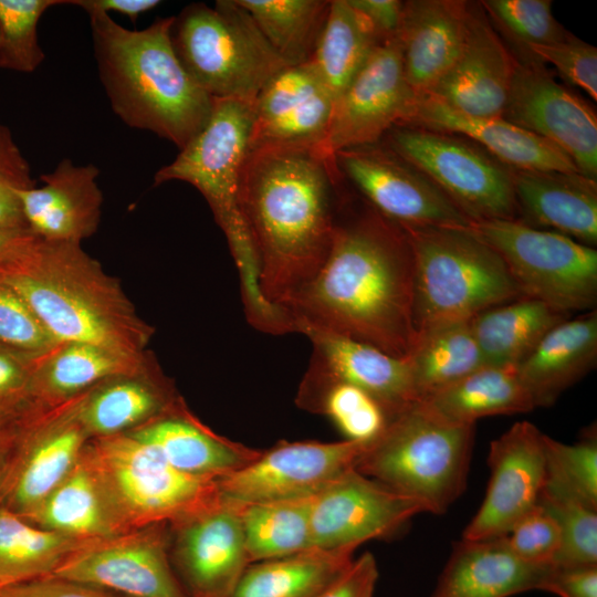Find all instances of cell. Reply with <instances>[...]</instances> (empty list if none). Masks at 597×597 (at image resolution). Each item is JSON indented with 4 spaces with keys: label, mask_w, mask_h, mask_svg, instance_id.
I'll list each match as a JSON object with an SVG mask.
<instances>
[{
    "label": "cell",
    "mask_w": 597,
    "mask_h": 597,
    "mask_svg": "<svg viewBox=\"0 0 597 597\" xmlns=\"http://www.w3.org/2000/svg\"><path fill=\"white\" fill-rule=\"evenodd\" d=\"M364 203L353 210L341 193L328 255L282 311L292 333L307 326L408 359L417 341L411 243L404 228Z\"/></svg>",
    "instance_id": "obj_1"
},
{
    "label": "cell",
    "mask_w": 597,
    "mask_h": 597,
    "mask_svg": "<svg viewBox=\"0 0 597 597\" xmlns=\"http://www.w3.org/2000/svg\"><path fill=\"white\" fill-rule=\"evenodd\" d=\"M342 180L334 157L321 148L247 154L240 209L258 262L261 294L282 313L328 255Z\"/></svg>",
    "instance_id": "obj_2"
},
{
    "label": "cell",
    "mask_w": 597,
    "mask_h": 597,
    "mask_svg": "<svg viewBox=\"0 0 597 597\" xmlns=\"http://www.w3.org/2000/svg\"><path fill=\"white\" fill-rule=\"evenodd\" d=\"M98 75L114 113L182 149L206 125L214 100L179 62L170 39L174 17L128 30L109 14L90 15Z\"/></svg>",
    "instance_id": "obj_3"
},
{
    "label": "cell",
    "mask_w": 597,
    "mask_h": 597,
    "mask_svg": "<svg viewBox=\"0 0 597 597\" xmlns=\"http://www.w3.org/2000/svg\"><path fill=\"white\" fill-rule=\"evenodd\" d=\"M2 277L57 343L83 342L142 354L154 327L142 320L119 281L80 243L39 237L27 263Z\"/></svg>",
    "instance_id": "obj_4"
},
{
    "label": "cell",
    "mask_w": 597,
    "mask_h": 597,
    "mask_svg": "<svg viewBox=\"0 0 597 597\" xmlns=\"http://www.w3.org/2000/svg\"><path fill=\"white\" fill-rule=\"evenodd\" d=\"M252 116L253 103L214 100L206 125L170 164L155 174L154 185L180 180L203 196L238 268L249 323L264 333L284 334L286 320L283 313L261 294L258 262L239 203L240 176L249 149Z\"/></svg>",
    "instance_id": "obj_5"
},
{
    "label": "cell",
    "mask_w": 597,
    "mask_h": 597,
    "mask_svg": "<svg viewBox=\"0 0 597 597\" xmlns=\"http://www.w3.org/2000/svg\"><path fill=\"white\" fill-rule=\"evenodd\" d=\"M417 335L522 296L501 255L469 228H409Z\"/></svg>",
    "instance_id": "obj_6"
},
{
    "label": "cell",
    "mask_w": 597,
    "mask_h": 597,
    "mask_svg": "<svg viewBox=\"0 0 597 597\" xmlns=\"http://www.w3.org/2000/svg\"><path fill=\"white\" fill-rule=\"evenodd\" d=\"M474 426H450L417 402L366 444L355 469L442 514L467 486Z\"/></svg>",
    "instance_id": "obj_7"
},
{
    "label": "cell",
    "mask_w": 597,
    "mask_h": 597,
    "mask_svg": "<svg viewBox=\"0 0 597 597\" xmlns=\"http://www.w3.org/2000/svg\"><path fill=\"white\" fill-rule=\"evenodd\" d=\"M170 39L182 67L213 100L254 103L289 66L237 0L185 7L174 17Z\"/></svg>",
    "instance_id": "obj_8"
},
{
    "label": "cell",
    "mask_w": 597,
    "mask_h": 597,
    "mask_svg": "<svg viewBox=\"0 0 597 597\" xmlns=\"http://www.w3.org/2000/svg\"><path fill=\"white\" fill-rule=\"evenodd\" d=\"M84 452L127 531L171 525L221 496L218 478L184 473L128 433L92 438Z\"/></svg>",
    "instance_id": "obj_9"
},
{
    "label": "cell",
    "mask_w": 597,
    "mask_h": 597,
    "mask_svg": "<svg viewBox=\"0 0 597 597\" xmlns=\"http://www.w3.org/2000/svg\"><path fill=\"white\" fill-rule=\"evenodd\" d=\"M470 229L503 259L522 296L570 315L595 310L597 251L516 220H482Z\"/></svg>",
    "instance_id": "obj_10"
},
{
    "label": "cell",
    "mask_w": 597,
    "mask_h": 597,
    "mask_svg": "<svg viewBox=\"0 0 597 597\" xmlns=\"http://www.w3.org/2000/svg\"><path fill=\"white\" fill-rule=\"evenodd\" d=\"M384 145L425 174L472 222L516 220L513 169L459 135L397 125Z\"/></svg>",
    "instance_id": "obj_11"
},
{
    "label": "cell",
    "mask_w": 597,
    "mask_h": 597,
    "mask_svg": "<svg viewBox=\"0 0 597 597\" xmlns=\"http://www.w3.org/2000/svg\"><path fill=\"white\" fill-rule=\"evenodd\" d=\"M81 396L28 405L0 479V507L28 517L76 464L91 439L78 417Z\"/></svg>",
    "instance_id": "obj_12"
},
{
    "label": "cell",
    "mask_w": 597,
    "mask_h": 597,
    "mask_svg": "<svg viewBox=\"0 0 597 597\" xmlns=\"http://www.w3.org/2000/svg\"><path fill=\"white\" fill-rule=\"evenodd\" d=\"M334 161L368 205L404 229L472 223L425 174L384 144L338 150Z\"/></svg>",
    "instance_id": "obj_13"
},
{
    "label": "cell",
    "mask_w": 597,
    "mask_h": 597,
    "mask_svg": "<svg viewBox=\"0 0 597 597\" xmlns=\"http://www.w3.org/2000/svg\"><path fill=\"white\" fill-rule=\"evenodd\" d=\"M124 597H188L170 561L169 524L92 540L51 575Z\"/></svg>",
    "instance_id": "obj_14"
},
{
    "label": "cell",
    "mask_w": 597,
    "mask_h": 597,
    "mask_svg": "<svg viewBox=\"0 0 597 597\" xmlns=\"http://www.w3.org/2000/svg\"><path fill=\"white\" fill-rule=\"evenodd\" d=\"M366 444L280 441L251 463L217 479L220 494L240 504L310 498L355 469Z\"/></svg>",
    "instance_id": "obj_15"
},
{
    "label": "cell",
    "mask_w": 597,
    "mask_h": 597,
    "mask_svg": "<svg viewBox=\"0 0 597 597\" xmlns=\"http://www.w3.org/2000/svg\"><path fill=\"white\" fill-rule=\"evenodd\" d=\"M417 100L405 77L398 36L383 41L335 100L324 151L334 157L345 148L379 143L409 118Z\"/></svg>",
    "instance_id": "obj_16"
},
{
    "label": "cell",
    "mask_w": 597,
    "mask_h": 597,
    "mask_svg": "<svg viewBox=\"0 0 597 597\" xmlns=\"http://www.w3.org/2000/svg\"><path fill=\"white\" fill-rule=\"evenodd\" d=\"M423 512L420 502L350 469L311 498V546L356 551L395 534Z\"/></svg>",
    "instance_id": "obj_17"
},
{
    "label": "cell",
    "mask_w": 597,
    "mask_h": 597,
    "mask_svg": "<svg viewBox=\"0 0 597 597\" xmlns=\"http://www.w3.org/2000/svg\"><path fill=\"white\" fill-rule=\"evenodd\" d=\"M501 117L552 143L573 160L582 175L596 180V112L558 84L544 64L516 61Z\"/></svg>",
    "instance_id": "obj_18"
},
{
    "label": "cell",
    "mask_w": 597,
    "mask_h": 597,
    "mask_svg": "<svg viewBox=\"0 0 597 597\" xmlns=\"http://www.w3.org/2000/svg\"><path fill=\"white\" fill-rule=\"evenodd\" d=\"M242 504L223 498L169 525L170 561L188 597H230L250 564Z\"/></svg>",
    "instance_id": "obj_19"
},
{
    "label": "cell",
    "mask_w": 597,
    "mask_h": 597,
    "mask_svg": "<svg viewBox=\"0 0 597 597\" xmlns=\"http://www.w3.org/2000/svg\"><path fill=\"white\" fill-rule=\"evenodd\" d=\"M545 436L533 423L520 421L491 442L490 481L463 540L505 536L538 503L546 474Z\"/></svg>",
    "instance_id": "obj_20"
},
{
    "label": "cell",
    "mask_w": 597,
    "mask_h": 597,
    "mask_svg": "<svg viewBox=\"0 0 597 597\" xmlns=\"http://www.w3.org/2000/svg\"><path fill=\"white\" fill-rule=\"evenodd\" d=\"M334 97L311 62L275 74L253 103L249 149L324 150Z\"/></svg>",
    "instance_id": "obj_21"
},
{
    "label": "cell",
    "mask_w": 597,
    "mask_h": 597,
    "mask_svg": "<svg viewBox=\"0 0 597 597\" xmlns=\"http://www.w3.org/2000/svg\"><path fill=\"white\" fill-rule=\"evenodd\" d=\"M515 63L481 3H471L464 45L450 70L425 96L467 115L501 117Z\"/></svg>",
    "instance_id": "obj_22"
},
{
    "label": "cell",
    "mask_w": 597,
    "mask_h": 597,
    "mask_svg": "<svg viewBox=\"0 0 597 597\" xmlns=\"http://www.w3.org/2000/svg\"><path fill=\"white\" fill-rule=\"evenodd\" d=\"M100 170L64 158L41 175L40 188L17 189L30 230L48 241L80 243L92 237L102 216Z\"/></svg>",
    "instance_id": "obj_23"
},
{
    "label": "cell",
    "mask_w": 597,
    "mask_h": 597,
    "mask_svg": "<svg viewBox=\"0 0 597 597\" xmlns=\"http://www.w3.org/2000/svg\"><path fill=\"white\" fill-rule=\"evenodd\" d=\"M313 345L310 370L356 386L375 398L390 420L418 400L408 359L333 333L300 326Z\"/></svg>",
    "instance_id": "obj_24"
},
{
    "label": "cell",
    "mask_w": 597,
    "mask_h": 597,
    "mask_svg": "<svg viewBox=\"0 0 597 597\" xmlns=\"http://www.w3.org/2000/svg\"><path fill=\"white\" fill-rule=\"evenodd\" d=\"M471 2L404 1L398 32L406 81L417 97L427 95L458 59L469 30Z\"/></svg>",
    "instance_id": "obj_25"
},
{
    "label": "cell",
    "mask_w": 597,
    "mask_h": 597,
    "mask_svg": "<svg viewBox=\"0 0 597 597\" xmlns=\"http://www.w3.org/2000/svg\"><path fill=\"white\" fill-rule=\"evenodd\" d=\"M402 125L468 138L513 170L579 172L558 147L503 117L467 115L430 96L418 97Z\"/></svg>",
    "instance_id": "obj_26"
},
{
    "label": "cell",
    "mask_w": 597,
    "mask_h": 597,
    "mask_svg": "<svg viewBox=\"0 0 597 597\" xmlns=\"http://www.w3.org/2000/svg\"><path fill=\"white\" fill-rule=\"evenodd\" d=\"M553 564L519 557L505 536L457 542L431 597H511L544 590Z\"/></svg>",
    "instance_id": "obj_27"
},
{
    "label": "cell",
    "mask_w": 597,
    "mask_h": 597,
    "mask_svg": "<svg viewBox=\"0 0 597 597\" xmlns=\"http://www.w3.org/2000/svg\"><path fill=\"white\" fill-rule=\"evenodd\" d=\"M191 475L220 478L255 460L261 450L223 438L195 418L180 401L151 421L126 432Z\"/></svg>",
    "instance_id": "obj_28"
},
{
    "label": "cell",
    "mask_w": 597,
    "mask_h": 597,
    "mask_svg": "<svg viewBox=\"0 0 597 597\" xmlns=\"http://www.w3.org/2000/svg\"><path fill=\"white\" fill-rule=\"evenodd\" d=\"M181 400L154 359L145 368L108 378L82 394L78 417L90 438L129 432Z\"/></svg>",
    "instance_id": "obj_29"
},
{
    "label": "cell",
    "mask_w": 597,
    "mask_h": 597,
    "mask_svg": "<svg viewBox=\"0 0 597 597\" xmlns=\"http://www.w3.org/2000/svg\"><path fill=\"white\" fill-rule=\"evenodd\" d=\"M513 187L524 223L547 227L583 244L596 245V180L577 171L513 170Z\"/></svg>",
    "instance_id": "obj_30"
},
{
    "label": "cell",
    "mask_w": 597,
    "mask_h": 597,
    "mask_svg": "<svg viewBox=\"0 0 597 597\" xmlns=\"http://www.w3.org/2000/svg\"><path fill=\"white\" fill-rule=\"evenodd\" d=\"M597 362V312L554 326L516 367L534 408L549 407Z\"/></svg>",
    "instance_id": "obj_31"
},
{
    "label": "cell",
    "mask_w": 597,
    "mask_h": 597,
    "mask_svg": "<svg viewBox=\"0 0 597 597\" xmlns=\"http://www.w3.org/2000/svg\"><path fill=\"white\" fill-rule=\"evenodd\" d=\"M23 520L83 541L128 532L84 450L70 473Z\"/></svg>",
    "instance_id": "obj_32"
},
{
    "label": "cell",
    "mask_w": 597,
    "mask_h": 597,
    "mask_svg": "<svg viewBox=\"0 0 597 597\" xmlns=\"http://www.w3.org/2000/svg\"><path fill=\"white\" fill-rule=\"evenodd\" d=\"M154 359L148 350L127 354L91 343H59L38 358L31 398L43 405H57L108 378L140 370Z\"/></svg>",
    "instance_id": "obj_33"
},
{
    "label": "cell",
    "mask_w": 597,
    "mask_h": 597,
    "mask_svg": "<svg viewBox=\"0 0 597 597\" xmlns=\"http://www.w3.org/2000/svg\"><path fill=\"white\" fill-rule=\"evenodd\" d=\"M417 404L430 416L450 426H474L483 417L534 409L516 368L486 365Z\"/></svg>",
    "instance_id": "obj_34"
},
{
    "label": "cell",
    "mask_w": 597,
    "mask_h": 597,
    "mask_svg": "<svg viewBox=\"0 0 597 597\" xmlns=\"http://www.w3.org/2000/svg\"><path fill=\"white\" fill-rule=\"evenodd\" d=\"M568 317L541 301L520 297L479 313L470 326L486 366L516 368Z\"/></svg>",
    "instance_id": "obj_35"
},
{
    "label": "cell",
    "mask_w": 597,
    "mask_h": 597,
    "mask_svg": "<svg viewBox=\"0 0 597 597\" xmlns=\"http://www.w3.org/2000/svg\"><path fill=\"white\" fill-rule=\"evenodd\" d=\"M354 552L308 548L250 563L230 597H320L350 565Z\"/></svg>",
    "instance_id": "obj_36"
},
{
    "label": "cell",
    "mask_w": 597,
    "mask_h": 597,
    "mask_svg": "<svg viewBox=\"0 0 597 597\" xmlns=\"http://www.w3.org/2000/svg\"><path fill=\"white\" fill-rule=\"evenodd\" d=\"M383 42L348 0H331L311 64L335 100Z\"/></svg>",
    "instance_id": "obj_37"
},
{
    "label": "cell",
    "mask_w": 597,
    "mask_h": 597,
    "mask_svg": "<svg viewBox=\"0 0 597 597\" xmlns=\"http://www.w3.org/2000/svg\"><path fill=\"white\" fill-rule=\"evenodd\" d=\"M87 542L34 526L0 507V587L51 576Z\"/></svg>",
    "instance_id": "obj_38"
},
{
    "label": "cell",
    "mask_w": 597,
    "mask_h": 597,
    "mask_svg": "<svg viewBox=\"0 0 597 597\" xmlns=\"http://www.w3.org/2000/svg\"><path fill=\"white\" fill-rule=\"evenodd\" d=\"M296 405L331 419L345 440L364 444L377 439L390 421L381 405L363 389L310 369L300 384Z\"/></svg>",
    "instance_id": "obj_39"
},
{
    "label": "cell",
    "mask_w": 597,
    "mask_h": 597,
    "mask_svg": "<svg viewBox=\"0 0 597 597\" xmlns=\"http://www.w3.org/2000/svg\"><path fill=\"white\" fill-rule=\"evenodd\" d=\"M408 360L417 402L485 366L470 321L437 326L418 334Z\"/></svg>",
    "instance_id": "obj_40"
},
{
    "label": "cell",
    "mask_w": 597,
    "mask_h": 597,
    "mask_svg": "<svg viewBox=\"0 0 597 597\" xmlns=\"http://www.w3.org/2000/svg\"><path fill=\"white\" fill-rule=\"evenodd\" d=\"M331 0H237L289 65L311 62Z\"/></svg>",
    "instance_id": "obj_41"
},
{
    "label": "cell",
    "mask_w": 597,
    "mask_h": 597,
    "mask_svg": "<svg viewBox=\"0 0 597 597\" xmlns=\"http://www.w3.org/2000/svg\"><path fill=\"white\" fill-rule=\"evenodd\" d=\"M311 498L242 504V526L250 563L312 548Z\"/></svg>",
    "instance_id": "obj_42"
},
{
    "label": "cell",
    "mask_w": 597,
    "mask_h": 597,
    "mask_svg": "<svg viewBox=\"0 0 597 597\" xmlns=\"http://www.w3.org/2000/svg\"><path fill=\"white\" fill-rule=\"evenodd\" d=\"M488 12L501 39L511 45L510 52L517 62L537 63L530 55L532 45H547L562 41L569 33L554 18L551 0H484L480 2Z\"/></svg>",
    "instance_id": "obj_43"
},
{
    "label": "cell",
    "mask_w": 597,
    "mask_h": 597,
    "mask_svg": "<svg viewBox=\"0 0 597 597\" xmlns=\"http://www.w3.org/2000/svg\"><path fill=\"white\" fill-rule=\"evenodd\" d=\"M538 503L555 519L561 531V548L553 565H597V509L546 481Z\"/></svg>",
    "instance_id": "obj_44"
},
{
    "label": "cell",
    "mask_w": 597,
    "mask_h": 597,
    "mask_svg": "<svg viewBox=\"0 0 597 597\" xmlns=\"http://www.w3.org/2000/svg\"><path fill=\"white\" fill-rule=\"evenodd\" d=\"M67 0H0V67L31 73L44 60L36 28L42 14Z\"/></svg>",
    "instance_id": "obj_45"
},
{
    "label": "cell",
    "mask_w": 597,
    "mask_h": 597,
    "mask_svg": "<svg viewBox=\"0 0 597 597\" xmlns=\"http://www.w3.org/2000/svg\"><path fill=\"white\" fill-rule=\"evenodd\" d=\"M545 481L597 509V438L590 429L578 442L565 444L545 436Z\"/></svg>",
    "instance_id": "obj_46"
},
{
    "label": "cell",
    "mask_w": 597,
    "mask_h": 597,
    "mask_svg": "<svg viewBox=\"0 0 597 597\" xmlns=\"http://www.w3.org/2000/svg\"><path fill=\"white\" fill-rule=\"evenodd\" d=\"M57 344L23 297L0 277V346L39 358Z\"/></svg>",
    "instance_id": "obj_47"
},
{
    "label": "cell",
    "mask_w": 597,
    "mask_h": 597,
    "mask_svg": "<svg viewBox=\"0 0 597 597\" xmlns=\"http://www.w3.org/2000/svg\"><path fill=\"white\" fill-rule=\"evenodd\" d=\"M530 55L537 63L552 64L565 82L579 87L597 101L596 46L568 33L559 42L532 45Z\"/></svg>",
    "instance_id": "obj_48"
},
{
    "label": "cell",
    "mask_w": 597,
    "mask_h": 597,
    "mask_svg": "<svg viewBox=\"0 0 597 597\" xmlns=\"http://www.w3.org/2000/svg\"><path fill=\"white\" fill-rule=\"evenodd\" d=\"M505 538L519 557L537 564H553L562 543L557 522L540 503L515 523Z\"/></svg>",
    "instance_id": "obj_49"
},
{
    "label": "cell",
    "mask_w": 597,
    "mask_h": 597,
    "mask_svg": "<svg viewBox=\"0 0 597 597\" xmlns=\"http://www.w3.org/2000/svg\"><path fill=\"white\" fill-rule=\"evenodd\" d=\"M36 360L0 346L1 411L18 410L32 400L31 380Z\"/></svg>",
    "instance_id": "obj_50"
},
{
    "label": "cell",
    "mask_w": 597,
    "mask_h": 597,
    "mask_svg": "<svg viewBox=\"0 0 597 597\" xmlns=\"http://www.w3.org/2000/svg\"><path fill=\"white\" fill-rule=\"evenodd\" d=\"M0 597H116L112 593L73 582L46 576L0 587Z\"/></svg>",
    "instance_id": "obj_51"
},
{
    "label": "cell",
    "mask_w": 597,
    "mask_h": 597,
    "mask_svg": "<svg viewBox=\"0 0 597 597\" xmlns=\"http://www.w3.org/2000/svg\"><path fill=\"white\" fill-rule=\"evenodd\" d=\"M379 577L374 555L365 552L320 595V597H374Z\"/></svg>",
    "instance_id": "obj_52"
},
{
    "label": "cell",
    "mask_w": 597,
    "mask_h": 597,
    "mask_svg": "<svg viewBox=\"0 0 597 597\" xmlns=\"http://www.w3.org/2000/svg\"><path fill=\"white\" fill-rule=\"evenodd\" d=\"M544 591L559 597H597V565L553 566Z\"/></svg>",
    "instance_id": "obj_53"
},
{
    "label": "cell",
    "mask_w": 597,
    "mask_h": 597,
    "mask_svg": "<svg viewBox=\"0 0 597 597\" xmlns=\"http://www.w3.org/2000/svg\"><path fill=\"white\" fill-rule=\"evenodd\" d=\"M38 239L30 229L0 226V276L18 273L28 261Z\"/></svg>",
    "instance_id": "obj_54"
},
{
    "label": "cell",
    "mask_w": 597,
    "mask_h": 597,
    "mask_svg": "<svg viewBox=\"0 0 597 597\" xmlns=\"http://www.w3.org/2000/svg\"><path fill=\"white\" fill-rule=\"evenodd\" d=\"M373 25L383 41L398 36L402 19L404 1L399 0H348Z\"/></svg>",
    "instance_id": "obj_55"
},
{
    "label": "cell",
    "mask_w": 597,
    "mask_h": 597,
    "mask_svg": "<svg viewBox=\"0 0 597 597\" xmlns=\"http://www.w3.org/2000/svg\"><path fill=\"white\" fill-rule=\"evenodd\" d=\"M0 184L15 189L35 186L28 161L14 144L10 132L0 135Z\"/></svg>",
    "instance_id": "obj_56"
},
{
    "label": "cell",
    "mask_w": 597,
    "mask_h": 597,
    "mask_svg": "<svg viewBox=\"0 0 597 597\" xmlns=\"http://www.w3.org/2000/svg\"><path fill=\"white\" fill-rule=\"evenodd\" d=\"M67 3L81 7L88 15L108 14V12L115 11L135 22L142 13L158 7L161 2L159 0H71Z\"/></svg>",
    "instance_id": "obj_57"
},
{
    "label": "cell",
    "mask_w": 597,
    "mask_h": 597,
    "mask_svg": "<svg viewBox=\"0 0 597 597\" xmlns=\"http://www.w3.org/2000/svg\"><path fill=\"white\" fill-rule=\"evenodd\" d=\"M0 226L30 229L17 189L4 184H0Z\"/></svg>",
    "instance_id": "obj_58"
},
{
    "label": "cell",
    "mask_w": 597,
    "mask_h": 597,
    "mask_svg": "<svg viewBox=\"0 0 597 597\" xmlns=\"http://www.w3.org/2000/svg\"><path fill=\"white\" fill-rule=\"evenodd\" d=\"M28 405L18 410H0V479L15 442L22 416Z\"/></svg>",
    "instance_id": "obj_59"
},
{
    "label": "cell",
    "mask_w": 597,
    "mask_h": 597,
    "mask_svg": "<svg viewBox=\"0 0 597 597\" xmlns=\"http://www.w3.org/2000/svg\"><path fill=\"white\" fill-rule=\"evenodd\" d=\"M6 132H8V128L0 125V135L4 134Z\"/></svg>",
    "instance_id": "obj_60"
},
{
    "label": "cell",
    "mask_w": 597,
    "mask_h": 597,
    "mask_svg": "<svg viewBox=\"0 0 597 597\" xmlns=\"http://www.w3.org/2000/svg\"><path fill=\"white\" fill-rule=\"evenodd\" d=\"M119 597H124V596H119Z\"/></svg>",
    "instance_id": "obj_61"
}]
</instances>
